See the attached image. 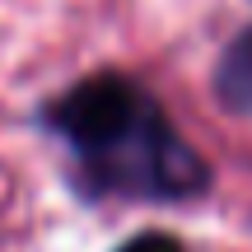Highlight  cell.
<instances>
[{
    "label": "cell",
    "instance_id": "6da1fadb",
    "mask_svg": "<svg viewBox=\"0 0 252 252\" xmlns=\"http://www.w3.org/2000/svg\"><path fill=\"white\" fill-rule=\"evenodd\" d=\"M145 117H150V108L122 75H89L70 94H61V103L52 108V126L94 159L122 150L145 126Z\"/></svg>",
    "mask_w": 252,
    "mask_h": 252
},
{
    "label": "cell",
    "instance_id": "7a4b0ae2",
    "mask_svg": "<svg viewBox=\"0 0 252 252\" xmlns=\"http://www.w3.org/2000/svg\"><path fill=\"white\" fill-rule=\"evenodd\" d=\"M215 89L234 112H252V28H243L229 42L224 61L215 70Z\"/></svg>",
    "mask_w": 252,
    "mask_h": 252
},
{
    "label": "cell",
    "instance_id": "3957f363",
    "mask_svg": "<svg viewBox=\"0 0 252 252\" xmlns=\"http://www.w3.org/2000/svg\"><path fill=\"white\" fill-rule=\"evenodd\" d=\"M117 252H182V243L173 234H135V238H126Z\"/></svg>",
    "mask_w": 252,
    "mask_h": 252
}]
</instances>
